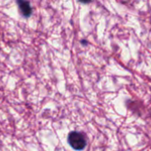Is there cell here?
Returning a JSON list of instances; mask_svg holds the SVG:
<instances>
[{
	"label": "cell",
	"instance_id": "obj_2",
	"mask_svg": "<svg viewBox=\"0 0 151 151\" xmlns=\"http://www.w3.org/2000/svg\"><path fill=\"white\" fill-rule=\"evenodd\" d=\"M17 4L19 6V9L22 14V16L28 18L32 13V8L30 6V4L27 0H17Z\"/></svg>",
	"mask_w": 151,
	"mask_h": 151
},
{
	"label": "cell",
	"instance_id": "obj_3",
	"mask_svg": "<svg viewBox=\"0 0 151 151\" xmlns=\"http://www.w3.org/2000/svg\"><path fill=\"white\" fill-rule=\"evenodd\" d=\"M81 3H84V4H88V3H90L92 0H79Z\"/></svg>",
	"mask_w": 151,
	"mask_h": 151
},
{
	"label": "cell",
	"instance_id": "obj_1",
	"mask_svg": "<svg viewBox=\"0 0 151 151\" xmlns=\"http://www.w3.org/2000/svg\"><path fill=\"white\" fill-rule=\"evenodd\" d=\"M69 144L75 150H83L86 146V140L84 134L78 132H71L68 136Z\"/></svg>",
	"mask_w": 151,
	"mask_h": 151
}]
</instances>
